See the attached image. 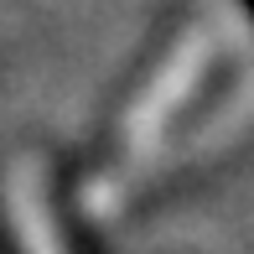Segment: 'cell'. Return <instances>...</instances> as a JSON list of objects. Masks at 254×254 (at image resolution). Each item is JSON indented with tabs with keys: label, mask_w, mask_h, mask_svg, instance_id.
Instances as JSON below:
<instances>
[{
	"label": "cell",
	"mask_w": 254,
	"mask_h": 254,
	"mask_svg": "<svg viewBox=\"0 0 254 254\" xmlns=\"http://www.w3.org/2000/svg\"><path fill=\"white\" fill-rule=\"evenodd\" d=\"M207 63H213V37H207V31H187V37L171 47V57L161 63V73L145 83V94L130 104V114H125V125H120V166H114L109 177H99L94 192H88V202H94L99 218H109L114 207H125V197L140 187V171H145V161H151L166 120L192 99V88L202 83Z\"/></svg>",
	"instance_id": "1"
},
{
	"label": "cell",
	"mask_w": 254,
	"mask_h": 254,
	"mask_svg": "<svg viewBox=\"0 0 254 254\" xmlns=\"http://www.w3.org/2000/svg\"><path fill=\"white\" fill-rule=\"evenodd\" d=\"M5 218H10V234H16L21 254H67L63 234H57V223H52L47 177H42L37 156L10 161V171H5Z\"/></svg>",
	"instance_id": "2"
},
{
	"label": "cell",
	"mask_w": 254,
	"mask_h": 254,
	"mask_svg": "<svg viewBox=\"0 0 254 254\" xmlns=\"http://www.w3.org/2000/svg\"><path fill=\"white\" fill-rule=\"evenodd\" d=\"M254 130V78L249 83H239L234 94H228L223 104H218L213 114L197 125V130L187 135V140H177L166 151V161H156V171H177V166H197V161L228 151L234 140H244V135Z\"/></svg>",
	"instance_id": "3"
}]
</instances>
